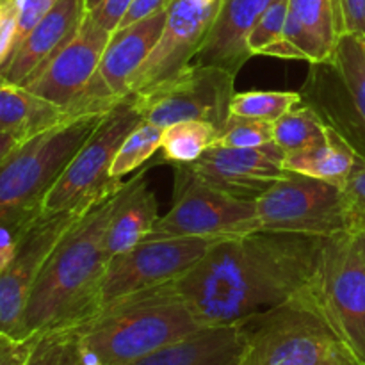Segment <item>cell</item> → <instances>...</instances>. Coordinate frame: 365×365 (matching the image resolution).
Wrapping results in <instances>:
<instances>
[{"label":"cell","mask_w":365,"mask_h":365,"mask_svg":"<svg viewBox=\"0 0 365 365\" xmlns=\"http://www.w3.org/2000/svg\"><path fill=\"white\" fill-rule=\"evenodd\" d=\"M324 242L267 230L225 239L175 284L205 327L241 324L305 291L319 269Z\"/></svg>","instance_id":"obj_1"},{"label":"cell","mask_w":365,"mask_h":365,"mask_svg":"<svg viewBox=\"0 0 365 365\" xmlns=\"http://www.w3.org/2000/svg\"><path fill=\"white\" fill-rule=\"evenodd\" d=\"M123 185L95 203L57 242L36 278L14 339L78 328L98 312L100 282L110 260L103 237Z\"/></svg>","instance_id":"obj_2"},{"label":"cell","mask_w":365,"mask_h":365,"mask_svg":"<svg viewBox=\"0 0 365 365\" xmlns=\"http://www.w3.org/2000/svg\"><path fill=\"white\" fill-rule=\"evenodd\" d=\"M207 328L175 282L109 303L77 328L81 355L98 365H130Z\"/></svg>","instance_id":"obj_3"},{"label":"cell","mask_w":365,"mask_h":365,"mask_svg":"<svg viewBox=\"0 0 365 365\" xmlns=\"http://www.w3.org/2000/svg\"><path fill=\"white\" fill-rule=\"evenodd\" d=\"M103 116L63 121L25 141L0 164V228L24 235L43 216L46 195Z\"/></svg>","instance_id":"obj_4"},{"label":"cell","mask_w":365,"mask_h":365,"mask_svg":"<svg viewBox=\"0 0 365 365\" xmlns=\"http://www.w3.org/2000/svg\"><path fill=\"white\" fill-rule=\"evenodd\" d=\"M242 327L246 349L237 365H365L328 323L309 287Z\"/></svg>","instance_id":"obj_5"},{"label":"cell","mask_w":365,"mask_h":365,"mask_svg":"<svg viewBox=\"0 0 365 365\" xmlns=\"http://www.w3.org/2000/svg\"><path fill=\"white\" fill-rule=\"evenodd\" d=\"M303 103L312 107L327 127L337 132L365 160V41L341 36L334 56L310 64L302 89Z\"/></svg>","instance_id":"obj_6"},{"label":"cell","mask_w":365,"mask_h":365,"mask_svg":"<svg viewBox=\"0 0 365 365\" xmlns=\"http://www.w3.org/2000/svg\"><path fill=\"white\" fill-rule=\"evenodd\" d=\"M173 205L155 221L145 241L157 239H225L260 230L255 202L234 198L200 180L187 164H171ZM143 241V242H145Z\"/></svg>","instance_id":"obj_7"},{"label":"cell","mask_w":365,"mask_h":365,"mask_svg":"<svg viewBox=\"0 0 365 365\" xmlns=\"http://www.w3.org/2000/svg\"><path fill=\"white\" fill-rule=\"evenodd\" d=\"M141 121L132 96L118 102L57 178L46 195L43 212L84 209L118 191L125 182L110 175V166L121 143Z\"/></svg>","instance_id":"obj_8"},{"label":"cell","mask_w":365,"mask_h":365,"mask_svg":"<svg viewBox=\"0 0 365 365\" xmlns=\"http://www.w3.org/2000/svg\"><path fill=\"white\" fill-rule=\"evenodd\" d=\"M235 77L209 64L189 63L155 86L134 93L132 102L146 123L168 127L178 121H207L221 130L230 116Z\"/></svg>","instance_id":"obj_9"},{"label":"cell","mask_w":365,"mask_h":365,"mask_svg":"<svg viewBox=\"0 0 365 365\" xmlns=\"http://www.w3.org/2000/svg\"><path fill=\"white\" fill-rule=\"evenodd\" d=\"M309 291L339 337L365 362V257L355 235L327 239Z\"/></svg>","instance_id":"obj_10"},{"label":"cell","mask_w":365,"mask_h":365,"mask_svg":"<svg viewBox=\"0 0 365 365\" xmlns=\"http://www.w3.org/2000/svg\"><path fill=\"white\" fill-rule=\"evenodd\" d=\"M260 230L331 239L349 234L341 185L289 171L255 202Z\"/></svg>","instance_id":"obj_11"},{"label":"cell","mask_w":365,"mask_h":365,"mask_svg":"<svg viewBox=\"0 0 365 365\" xmlns=\"http://www.w3.org/2000/svg\"><path fill=\"white\" fill-rule=\"evenodd\" d=\"M166 18L168 11H160L113 32L91 81L64 109L68 120L86 114H107L127 98L128 84L159 41Z\"/></svg>","instance_id":"obj_12"},{"label":"cell","mask_w":365,"mask_h":365,"mask_svg":"<svg viewBox=\"0 0 365 365\" xmlns=\"http://www.w3.org/2000/svg\"><path fill=\"white\" fill-rule=\"evenodd\" d=\"M214 242L217 241L157 239L141 242L130 252L113 257L100 282L98 310L123 296L177 282L196 266Z\"/></svg>","instance_id":"obj_13"},{"label":"cell","mask_w":365,"mask_h":365,"mask_svg":"<svg viewBox=\"0 0 365 365\" xmlns=\"http://www.w3.org/2000/svg\"><path fill=\"white\" fill-rule=\"evenodd\" d=\"M91 207L64 212H43V216L25 232L13 259L0 267V335L14 337L43 264L64 234Z\"/></svg>","instance_id":"obj_14"},{"label":"cell","mask_w":365,"mask_h":365,"mask_svg":"<svg viewBox=\"0 0 365 365\" xmlns=\"http://www.w3.org/2000/svg\"><path fill=\"white\" fill-rule=\"evenodd\" d=\"M221 0H175L168 9L159 41L128 84V96L166 81L195 61L205 43Z\"/></svg>","instance_id":"obj_15"},{"label":"cell","mask_w":365,"mask_h":365,"mask_svg":"<svg viewBox=\"0 0 365 365\" xmlns=\"http://www.w3.org/2000/svg\"><path fill=\"white\" fill-rule=\"evenodd\" d=\"M284 160L285 152L271 141L253 148L210 146L187 166L210 187L234 198L257 202L278 180L287 177Z\"/></svg>","instance_id":"obj_16"},{"label":"cell","mask_w":365,"mask_h":365,"mask_svg":"<svg viewBox=\"0 0 365 365\" xmlns=\"http://www.w3.org/2000/svg\"><path fill=\"white\" fill-rule=\"evenodd\" d=\"M110 36L113 32L96 24L88 11L73 38L24 88L64 110L95 75Z\"/></svg>","instance_id":"obj_17"},{"label":"cell","mask_w":365,"mask_h":365,"mask_svg":"<svg viewBox=\"0 0 365 365\" xmlns=\"http://www.w3.org/2000/svg\"><path fill=\"white\" fill-rule=\"evenodd\" d=\"M86 14V0H57L27 38L13 50L0 68V73L13 84L24 86L73 38Z\"/></svg>","instance_id":"obj_18"},{"label":"cell","mask_w":365,"mask_h":365,"mask_svg":"<svg viewBox=\"0 0 365 365\" xmlns=\"http://www.w3.org/2000/svg\"><path fill=\"white\" fill-rule=\"evenodd\" d=\"M274 0H221L216 20L212 21L205 43L195 63L217 66L237 77L252 59L248 36L259 18Z\"/></svg>","instance_id":"obj_19"},{"label":"cell","mask_w":365,"mask_h":365,"mask_svg":"<svg viewBox=\"0 0 365 365\" xmlns=\"http://www.w3.org/2000/svg\"><path fill=\"white\" fill-rule=\"evenodd\" d=\"M341 39L334 0H289L284 59L323 63Z\"/></svg>","instance_id":"obj_20"},{"label":"cell","mask_w":365,"mask_h":365,"mask_svg":"<svg viewBox=\"0 0 365 365\" xmlns=\"http://www.w3.org/2000/svg\"><path fill=\"white\" fill-rule=\"evenodd\" d=\"M245 349L246 330L242 323L207 327L130 365H237Z\"/></svg>","instance_id":"obj_21"},{"label":"cell","mask_w":365,"mask_h":365,"mask_svg":"<svg viewBox=\"0 0 365 365\" xmlns=\"http://www.w3.org/2000/svg\"><path fill=\"white\" fill-rule=\"evenodd\" d=\"M146 171L148 168L125 182L121 189L103 237V252L109 259L141 245L159 220V203L146 182Z\"/></svg>","instance_id":"obj_22"},{"label":"cell","mask_w":365,"mask_h":365,"mask_svg":"<svg viewBox=\"0 0 365 365\" xmlns=\"http://www.w3.org/2000/svg\"><path fill=\"white\" fill-rule=\"evenodd\" d=\"M61 107L39 98L0 73V132H9L24 141L66 121Z\"/></svg>","instance_id":"obj_23"},{"label":"cell","mask_w":365,"mask_h":365,"mask_svg":"<svg viewBox=\"0 0 365 365\" xmlns=\"http://www.w3.org/2000/svg\"><path fill=\"white\" fill-rule=\"evenodd\" d=\"M360 160L362 159L356 155L355 150L337 132L328 127L327 138L319 145L294 153H285L284 166L292 173L330 182L342 187Z\"/></svg>","instance_id":"obj_24"},{"label":"cell","mask_w":365,"mask_h":365,"mask_svg":"<svg viewBox=\"0 0 365 365\" xmlns=\"http://www.w3.org/2000/svg\"><path fill=\"white\" fill-rule=\"evenodd\" d=\"M220 128L207 121H178L163 130L159 163L192 164L216 141Z\"/></svg>","instance_id":"obj_25"},{"label":"cell","mask_w":365,"mask_h":365,"mask_svg":"<svg viewBox=\"0 0 365 365\" xmlns=\"http://www.w3.org/2000/svg\"><path fill=\"white\" fill-rule=\"evenodd\" d=\"M327 132L328 127L316 110L302 102L274 121L273 141L285 153H294L319 145L327 138Z\"/></svg>","instance_id":"obj_26"},{"label":"cell","mask_w":365,"mask_h":365,"mask_svg":"<svg viewBox=\"0 0 365 365\" xmlns=\"http://www.w3.org/2000/svg\"><path fill=\"white\" fill-rule=\"evenodd\" d=\"M163 130L164 128L159 125L141 121L118 148L113 166H110V175L114 178H123L125 175L139 170L146 160L152 159L160 150Z\"/></svg>","instance_id":"obj_27"},{"label":"cell","mask_w":365,"mask_h":365,"mask_svg":"<svg viewBox=\"0 0 365 365\" xmlns=\"http://www.w3.org/2000/svg\"><path fill=\"white\" fill-rule=\"evenodd\" d=\"M303 102L299 91H245L235 93L230 102V114L277 121Z\"/></svg>","instance_id":"obj_28"},{"label":"cell","mask_w":365,"mask_h":365,"mask_svg":"<svg viewBox=\"0 0 365 365\" xmlns=\"http://www.w3.org/2000/svg\"><path fill=\"white\" fill-rule=\"evenodd\" d=\"M25 365H82L77 328H57L39 334Z\"/></svg>","instance_id":"obj_29"},{"label":"cell","mask_w":365,"mask_h":365,"mask_svg":"<svg viewBox=\"0 0 365 365\" xmlns=\"http://www.w3.org/2000/svg\"><path fill=\"white\" fill-rule=\"evenodd\" d=\"M289 0H274L248 36L252 56H269L284 59V31L287 21Z\"/></svg>","instance_id":"obj_30"},{"label":"cell","mask_w":365,"mask_h":365,"mask_svg":"<svg viewBox=\"0 0 365 365\" xmlns=\"http://www.w3.org/2000/svg\"><path fill=\"white\" fill-rule=\"evenodd\" d=\"M273 141V121L230 114L212 146L225 148H253Z\"/></svg>","instance_id":"obj_31"},{"label":"cell","mask_w":365,"mask_h":365,"mask_svg":"<svg viewBox=\"0 0 365 365\" xmlns=\"http://www.w3.org/2000/svg\"><path fill=\"white\" fill-rule=\"evenodd\" d=\"M348 232L351 235L365 230V160H360L351 177L342 185Z\"/></svg>","instance_id":"obj_32"},{"label":"cell","mask_w":365,"mask_h":365,"mask_svg":"<svg viewBox=\"0 0 365 365\" xmlns=\"http://www.w3.org/2000/svg\"><path fill=\"white\" fill-rule=\"evenodd\" d=\"M341 36L365 38V0H334Z\"/></svg>","instance_id":"obj_33"},{"label":"cell","mask_w":365,"mask_h":365,"mask_svg":"<svg viewBox=\"0 0 365 365\" xmlns=\"http://www.w3.org/2000/svg\"><path fill=\"white\" fill-rule=\"evenodd\" d=\"M18 32L16 0H0V68L14 50Z\"/></svg>","instance_id":"obj_34"},{"label":"cell","mask_w":365,"mask_h":365,"mask_svg":"<svg viewBox=\"0 0 365 365\" xmlns=\"http://www.w3.org/2000/svg\"><path fill=\"white\" fill-rule=\"evenodd\" d=\"M57 0H16L18 4V32L14 48L27 38L29 32L43 20Z\"/></svg>","instance_id":"obj_35"},{"label":"cell","mask_w":365,"mask_h":365,"mask_svg":"<svg viewBox=\"0 0 365 365\" xmlns=\"http://www.w3.org/2000/svg\"><path fill=\"white\" fill-rule=\"evenodd\" d=\"M38 337L14 339L11 335H0V365H25Z\"/></svg>","instance_id":"obj_36"},{"label":"cell","mask_w":365,"mask_h":365,"mask_svg":"<svg viewBox=\"0 0 365 365\" xmlns=\"http://www.w3.org/2000/svg\"><path fill=\"white\" fill-rule=\"evenodd\" d=\"M132 2L134 0H102L98 6L89 11V14H91L96 24L102 25L109 32H114L120 21L123 20L128 7L132 6Z\"/></svg>","instance_id":"obj_37"},{"label":"cell","mask_w":365,"mask_h":365,"mask_svg":"<svg viewBox=\"0 0 365 365\" xmlns=\"http://www.w3.org/2000/svg\"><path fill=\"white\" fill-rule=\"evenodd\" d=\"M173 2L175 0H134L132 6L128 7L127 13H125L123 20L118 25V29H125L128 25L135 24V21L152 16V14L160 13V11H168Z\"/></svg>","instance_id":"obj_38"},{"label":"cell","mask_w":365,"mask_h":365,"mask_svg":"<svg viewBox=\"0 0 365 365\" xmlns=\"http://www.w3.org/2000/svg\"><path fill=\"white\" fill-rule=\"evenodd\" d=\"M24 143V139L18 138V135L9 134V132H0V164Z\"/></svg>","instance_id":"obj_39"},{"label":"cell","mask_w":365,"mask_h":365,"mask_svg":"<svg viewBox=\"0 0 365 365\" xmlns=\"http://www.w3.org/2000/svg\"><path fill=\"white\" fill-rule=\"evenodd\" d=\"M355 237H356V241H359L360 250H362V253H364V257H365V230L360 232V234H356Z\"/></svg>","instance_id":"obj_40"},{"label":"cell","mask_w":365,"mask_h":365,"mask_svg":"<svg viewBox=\"0 0 365 365\" xmlns=\"http://www.w3.org/2000/svg\"><path fill=\"white\" fill-rule=\"evenodd\" d=\"M102 0H86V6H88V11H91L93 7H96Z\"/></svg>","instance_id":"obj_41"},{"label":"cell","mask_w":365,"mask_h":365,"mask_svg":"<svg viewBox=\"0 0 365 365\" xmlns=\"http://www.w3.org/2000/svg\"><path fill=\"white\" fill-rule=\"evenodd\" d=\"M200 2H214V0H200Z\"/></svg>","instance_id":"obj_42"},{"label":"cell","mask_w":365,"mask_h":365,"mask_svg":"<svg viewBox=\"0 0 365 365\" xmlns=\"http://www.w3.org/2000/svg\"><path fill=\"white\" fill-rule=\"evenodd\" d=\"M364 41H365V38H364Z\"/></svg>","instance_id":"obj_43"}]
</instances>
